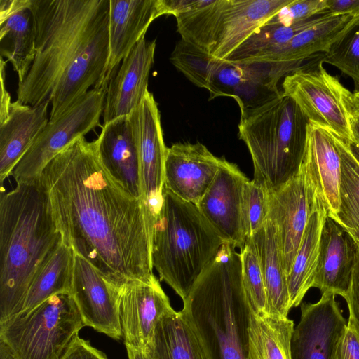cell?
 <instances>
[{"label": "cell", "instance_id": "42", "mask_svg": "<svg viewBox=\"0 0 359 359\" xmlns=\"http://www.w3.org/2000/svg\"><path fill=\"white\" fill-rule=\"evenodd\" d=\"M62 359H108L106 355L83 339L77 337Z\"/></svg>", "mask_w": 359, "mask_h": 359}, {"label": "cell", "instance_id": "9", "mask_svg": "<svg viewBox=\"0 0 359 359\" xmlns=\"http://www.w3.org/2000/svg\"><path fill=\"white\" fill-rule=\"evenodd\" d=\"M282 88V94L295 102L309 122L349 142L353 140L349 120L353 93L328 73L323 57L286 75Z\"/></svg>", "mask_w": 359, "mask_h": 359}, {"label": "cell", "instance_id": "18", "mask_svg": "<svg viewBox=\"0 0 359 359\" xmlns=\"http://www.w3.org/2000/svg\"><path fill=\"white\" fill-rule=\"evenodd\" d=\"M156 41H140L123 60L110 80L102 113L104 124L129 116L148 90L149 75L154 61Z\"/></svg>", "mask_w": 359, "mask_h": 359}, {"label": "cell", "instance_id": "23", "mask_svg": "<svg viewBox=\"0 0 359 359\" xmlns=\"http://www.w3.org/2000/svg\"><path fill=\"white\" fill-rule=\"evenodd\" d=\"M50 102L36 106L12 102L6 118L0 122V182L9 176L48 122Z\"/></svg>", "mask_w": 359, "mask_h": 359}, {"label": "cell", "instance_id": "11", "mask_svg": "<svg viewBox=\"0 0 359 359\" xmlns=\"http://www.w3.org/2000/svg\"><path fill=\"white\" fill-rule=\"evenodd\" d=\"M140 163L145 219L151 237L163 201L164 165L168 147L163 139L161 115L153 94L148 91L129 115Z\"/></svg>", "mask_w": 359, "mask_h": 359}, {"label": "cell", "instance_id": "4", "mask_svg": "<svg viewBox=\"0 0 359 359\" xmlns=\"http://www.w3.org/2000/svg\"><path fill=\"white\" fill-rule=\"evenodd\" d=\"M224 243L183 301L182 313L207 359H250L252 307L242 280L240 253Z\"/></svg>", "mask_w": 359, "mask_h": 359}, {"label": "cell", "instance_id": "35", "mask_svg": "<svg viewBox=\"0 0 359 359\" xmlns=\"http://www.w3.org/2000/svg\"><path fill=\"white\" fill-rule=\"evenodd\" d=\"M240 250L243 283L252 309L258 316L268 315L264 280L251 238H246Z\"/></svg>", "mask_w": 359, "mask_h": 359}, {"label": "cell", "instance_id": "3", "mask_svg": "<svg viewBox=\"0 0 359 359\" xmlns=\"http://www.w3.org/2000/svg\"><path fill=\"white\" fill-rule=\"evenodd\" d=\"M0 198V322L20 313L36 273L62 243L40 179Z\"/></svg>", "mask_w": 359, "mask_h": 359}, {"label": "cell", "instance_id": "24", "mask_svg": "<svg viewBox=\"0 0 359 359\" xmlns=\"http://www.w3.org/2000/svg\"><path fill=\"white\" fill-rule=\"evenodd\" d=\"M31 0H0V51L15 71L18 83L27 76L35 57Z\"/></svg>", "mask_w": 359, "mask_h": 359}, {"label": "cell", "instance_id": "48", "mask_svg": "<svg viewBox=\"0 0 359 359\" xmlns=\"http://www.w3.org/2000/svg\"><path fill=\"white\" fill-rule=\"evenodd\" d=\"M0 359H15L9 348L0 341Z\"/></svg>", "mask_w": 359, "mask_h": 359}, {"label": "cell", "instance_id": "19", "mask_svg": "<svg viewBox=\"0 0 359 359\" xmlns=\"http://www.w3.org/2000/svg\"><path fill=\"white\" fill-rule=\"evenodd\" d=\"M357 246L351 234L327 215L321 231L313 287L322 294L332 293L344 298L351 285Z\"/></svg>", "mask_w": 359, "mask_h": 359}, {"label": "cell", "instance_id": "25", "mask_svg": "<svg viewBox=\"0 0 359 359\" xmlns=\"http://www.w3.org/2000/svg\"><path fill=\"white\" fill-rule=\"evenodd\" d=\"M292 0H229L212 56L225 60L258 28Z\"/></svg>", "mask_w": 359, "mask_h": 359}, {"label": "cell", "instance_id": "31", "mask_svg": "<svg viewBox=\"0 0 359 359\" xmlns=\"http://www.w3.org/2000/svg\"><path fill=\"white\" fill-rule=\"evenodd\" d=\"M294 322L288 317L252 311L249 327L250 359H292L291 339Z\"/></svg>", "mask_w": 359, "mask_h": 359}, {"label": "cell", "instance_id": "45", "mask_svg": "<svg viewBox=\"0 0 359 359\" xmlns=\"http://www.w3.org/2000/svg\"><path fill=\"white\" fill-rule=\"evenodd\" d=\"M128 359H154L148 351L126 346Z\"/></svg>", "mask_w": 359, "mask_h": 359}, {"label": "cell", "instance_id": "41", "mask_svg": "<svg viewBox=\"0 0 359 359\" xmlns=\"http://www.w3.org/2000/svg\"><path fill=\"white\" fill-rule=\"evenodd\" d=\"M211 0H156L158 18L163 15L175 17L208 4Z\"/></svg>", "mask_w": 359, "mask_h": 359}, {"label": "cell", "instance_id": "47", "mask_svg": "<svg viewBox=\"0 0 359 359\" xmlns=\"http://www.w3.org/2000/svg\"><path fill=\"white\" fill-rule=\"evenodd\" d=\"M350 111L359 117V91L352 93L350 100Z\"/></svg>", "mask_w": 359, "mask_h": 359}, {"label": "cell", "instance_id": "50", "mask_svg": "<svg viewBox=\"0 0 359 359\" xmlns=\"http://www.w3.org/2000/svg\"><path fill=\"white\" fill-rule=\"evenodd\" d=\"M351 234V236L353 237V238L355 239V241L359 243V231H355V232H351L350 233Z\"/></svg>", "mask_w": 359, "mask_h": 359}, {"label": "cell", "instance_id": "34", "mask_svg": "<svg viewBox=\"0 0 359 359\" xmlns=\"http://www.w3.org/2000/svg\"><path fill=\"white\" fill-rule=\"evenodd\" d=\"M331 133L338 149L341 163L339 209L332 218L349 233L358 231L359 163L351 151L349 142L332 132Z\"/></svg>", "mask_w": 359, "mask_h": 359}, {"label": "cell", "instance_id": "40", "mask_svg": "<svg viewBox=\"0 0 359 359\" xmlns=\"http://www.w3.org/2000/svg\"><path fill=\"white\" fill-rule=\"evenodd\" d=\"M332 359H359V334L348 322Z\"/></svg>", "mask_w": 359, "mask_h": 359}, {"label": "cell", "instance_id": "5", "mask_svg": "<svg viewBox=\"0 0 359 359\" xmlns=\"http://www.w3.org/2000/svg\"><path fill=\"white\" fill-rule=\"evenodd\" d=\"M224 241L197 205L164 187L151 245L153 268L184 301Z\"/></svg>", "mask_w": 359, "mask_h": 359}, {"label": "cell", "instance_id": "13", "mask_svg": "<svg viewBox=\"0 0 359 359\" xmlns=\"http://www.w3.org/2000/svg\"><path fill=\"white\" fill-rule=\"evenodd\" d=\"M111 284L126 346L149 352L158 323L173 309L168 297L154 275L147 279Z\"/></svg>", "mask_w": 359, "mask_h": 359}, {"label": "cell", "instance_id": "16", "mask_svg": "<svg viewBox=\"0 0 359 359\" xmlns=\"http://www.w3.org/2000/svg\"><path fill=\"white\" fill-rule=\"evenodd\" d=\"M248 180L236 164L223 158L214 180L197 205L224 243L240 249L246 240L241 205Z\"/></svg>", "mask_w": 359, "mask_h": 359}, {"label": "cell", "instance_id": "44", "mask_svg": "<svg viewBox=\"0 0 359 359\" xmlns=\"http://www.w3.org/2000/svg\"><path fill=\"white\" fill-rule=\"evenodd\" d=\"M7 61L4 60L1 57V106H0V122L4 121L8 114L10 106L12 103L11 95L6 88V65Z\"/></svg>", "mask_w": 359, "mask_h": 359}, {"label": "cell", "instance_id": "33", "mask_svg": "<svg viewBox=\"0 0 359 359\" xmlns=\"http://www.w3.org/2000/svg\"><path fill=\"white\" fill-rule=\"evenodd\" d=\"M229 0H211L201 8L175 16L177 31L185 42L211 53Z\"/></svg>", "mask_w": 359, "mask_h": 359}, {"label": "cell", "instance_id": "29", "mask_svg": "<svg viewBox=\"0 0 359 359\" xmlns=\"http://www.w3.org/2000/svg\"><path fill=\"white\" fill-rule=\"evenodd\" d=\"M149 352L154 359H207L194 328L174 309L158 323Z\"/></svg>", "mask_w": 359, "mask_h": 359}, {"label": "cell", "instance_id": "8", "mask_svg": "<svg viewBox=\"0 0 359 359\" xmlns=\"http://www.w3.org/2000/svg\"><path fill=\"white\" fill-rule=\"evenodd\" d=\"M83 327L70 293H60L0 322V341L15 359H62Z\"/></svg>", "mask_w": 359, "mask_h": 359}, {"label": "cell", "instance_id": "1", "mask_svg": "<svg viewBox=\"0 0 359 359\" xmlns=\"http://www.w3.org/2000/svg\"><path fill=\"white\" fill-rule=\"evenodd\" d=\"M39 179L62 242L108 282L119 285L154 275L142 202L104 166L97 140L83 136L72 142Z\"/></svg>", "mask_w": 359, "mask_h": 359}, {"label": "cell", "instance_id": "49", "mask_svg": "<svg viewBox=\"0 0 359 359\" xmlns=\"http://www.w3.org/2000/svg\"><path fill=\"white\" fill-rule=\"evenodd\" d=\"M349 146L352 154H353L357 161L359 163V142H356L355 140H353L352 142H349Z\"/></svg>", "mask_w": 359, "mask_h": 359}, {"label": "cell", "instance_id": "10", "mask_svg": "<svg viewBox=\"0 0 359 359\" xmlns=\"http://www.w3.org/2000/svg\"><path fill=\"white\" fill-rule=\"evenodd\" d=\"M107 88H92L57 118L49 120L13 170L16 183L40 178L46 165L79 137L100 126Z\"/></svg>", "mask_w": 359, "mask_h": 359}, {"label": "cell", "instance_id": "39", "mask_svg": "<svg viewBox=\"0 0 359 359\" xmlns=\"http://www.w3.org/2000/svg\"><path fill=\"white\" fill-rule=\"evenodd\" d=\"M357 243V242H356ZM355 263L351 277V285L344 299L346 302L349 318L348 322L352 324L359 334V243H357Z\"/></svg>", "mask_w": 359, "mask_h": 359}, {"label": "cell", "instance_id": "21", "mask_svg": "<svg viewBox=\"0 0 359 359\" xmlns=\"http://www.w3.org/2000/svg\"><path fill=\"white\" fill-rule=\"evenodd\" d=\"M97 141L104 166L125 189L141 200L140 163L129 116L104 124Z\"/></svg>", "mask_w": 359, "mask_h": 359}, {"label": "cell", "instance_id": "30", "mask_svg": "<svg viewBox=\"0 0 359 359\" xmlns=\"http://www.w3.org/2000/svg\"><path fill=\"white\" fill-rule=\"evenodd\" d=\"M74 252L63 242L36 273L20 312L29 311L52 296L70 293Z\"/></svg>", "mask_w": 359, "mask_h": 359}, {"label": "cell", "instance_id": "2", "mask_svg": "<svg viewBox=\"0 0 359 359\" xmlns=\"http://www.w3.org/2000/svg\"><path fill=\"white\" fill-rule=\"evenodd\" d=\"M110 0H31L35 57L17 100L51 103L49 120L69 109L90 88L104 84L109 59Z\"/></svg>", "mask_w": 359, "mask_h": 359}, {"label": "cell", "instance_id": "43", "mask_svg": "<svg viewBox=\"0 0 359 359\" xmlns=\"http://www.w3.org/2000/svg\"><path fill=\"white\" fill-rule=\"evenodd\" d=\"M325 13L333 16L348 15L359 16V0H327Z\"/></svg>", "mask_w": 359, "mask_h": 359}, {"label": "cell", "instance_id": "17", "mask_svg": "<svg viewBox=\"0 0 359 359\" xmlns=\"http://www.w3.org/2000/svg\"><path fill=\"white\" fill-rule=\"evenodd\" d=\"M223 158L215 156L198 142L173 144L167 149L164 187L197 205L218 172Z\"/></svg>", "mask_w": 359, "mask_h": 359}, {"label": "cell", "instance_id": "46", "mask_svg": "<svg viewBox=\"0 0 359 359\" xmlns=\"http://www.w3.org/2000/svg\"><path fill=\"white\" fill-rule=\"evenodd\" d=\"M350 126L353 136V140L359 142V117L350 111Z\"/></svg>", "mask_w": 359, "mask_h": 359}, {"label": "cell", "instance_id": "26", "mask_svg": "<svg viewBox=\"0 0 359 359\" xmlns=\"http://www.w3.org/2000/svg\"><path fill=\"white\" fill-rule=\"evenodd\" d=\"M358 25L359 16H330L302 31L259 63L303 62L318 53H327L332 44Z\"/></svg>", "mask_w": 359, "mask_h": 359}, {"label": "cell", "instance_id": "15", "mask_svg": "<svg viewBox=\"0 0 359 359\" xmlns=\"http://www.w3.org/2000/svg\"><path fill=\"white\" fill-rule=\"evenodd\" d=\"M84 326L120 339L122 331L111 284L85 258L74 252L70 290Z\"/></svg>", "mask_w": 359, "mask_h": 359}, {"label": "cell", "instance_id": "37", "mask_svg": "<svg viewBox=\"0 0 359 359\" xmlns=\"http://www.w3.org/2000/svg\"><path fill=\"white\" fill-rule=\"evenodd\" d=\"M323 61L336 67L354 82L355 92L359 91V25L337 41Z\"/></svg>", "mask_w": 359, "mask_h": 359}, {"label": "cell", "instance_id": "28", "mask_svg": "<svg viewBox=\"0 0 359 359\" xmlns=\"http://www.w3.org/2000/svg\"><path fill=\"white\" fill-rule=\"evenodd\" d=\"M327 215V210L319 196L287 277L291 308L299 306L308 290L313 287L318 262L321 231Z\"/></svg>", "mask_w": 359, "mask_h": 359}, {"label": "cell", "instance_id": "27", "mask_svg": "<svg viewBox=\"0 0 359 359\" xmlns=\"http://www.w3.org/2000/svg\"><path fill=\"white\" fill-rule=\"evenodd\" d=\"M250 238L254 243L264 280L267 314L287 317L292 308L276 226L267 218L263 226Z\"/></svg>", "mask_w": 359, "mask_h": 359}, {"label": "cell", "instance_id": "20", "mask_svg": "<svg viewBox=\"0 0 359 359\" xmlns=\"http://www.w3.org/2000/svg\"><path fill=\"white\" fill-rule=\"evenodd\" d=\"M157 18L156 0H110L106 86L117 72V66L145 37L149 25Z\"/></svg>", "mask_w": 359, "mask_h": 359}, {"label": "cell", "instance_id": "22", "mask_svg": "<svg viewBox=\"0 0 359 359\" xmlns=\"http://www.w3.org/2000/svg\"><path fill=\"white\" fill-rule=\"evenodd\" d=\"M303 163L313 179L327 215L334 217L339 209L341 163L330 130L308 122Z\"/></svg>", "mask_w": 359, "mask_h": 359}, {"label": "cell", "instance_id": "32", "mask_svg": "<svg viewBox=\"0 0 359 359\" xmlns=\"http://www.w3.org/2000/svg\"><path fill=\"white\" fill-rule=\"evenodd\" d=\"M330 16L325 13L293 25H263L258 28L225 60L238 63H259L302 31Z\"/></svg>", "mask_w": 359, "mask_h": 359}, {"label": "cell", "instance_id": "14", "mask_svg": "<svg viewBox=\"0 0 359 359\" xmlns=\"http://www.w3.org/2000/svg\"><path fill=\"white\" fill-rule=\"evenodd\" d=\"M332 293L316 303H302L291 339L292 359H332L348 322Z\"/></svg>", "mask_w": 359, "mask_h": 359}, {"label": "cell", "instance_id": "6", "mask_svg": "<svg viewBox=\"0 0 359 359\" xmlns=\"http://www.w3.org/2000/svg\"><path fill=\"white\" fill-rule=\"evenodd\" d=\"M308 119L290 97L282 93L241 117L238 137L250 154L255 181L269 192L299 172L304 156Z\"/></svg>", "mask_w": 359, "mask_h": 359}, {"label": "cell", "instance_id": "7", "mask_svg": "<svg viewBox=\"0 0 359 359\" xmlns=\"http://www.w3.org/2000/svg\"><path fill=\"white\" fill-rule=\"evenodd\" d=\"M170 61L191 83L206 89L209 100L233 98L241 117L280 96V79L304 65L231 62L215 57L182 39L176 44Z\"/></svg>", "mask_w": 359, "mask_h": 359}, {"label": "cell", "instance_id": "38", "mask_svg": "<svg viewBox=\"0 0 359 359\" xmlns=\"http://www.w3.org/2000/svg\"><path fill=\"white\" fill-rule=\"evenodd\" d=\"M327 8V0H292L264 25H277L289 27L325 13Z\"/></svg>", "mask_w": 359, "mask_h": 359}, {"label": "cell", "instance_id": "12", "mask_svg": "<svg viewBox=\"0 0 359 359\" xmlns=\"http://www.w3.org/2000/svg\"><path fill=\"white\" fill-rule=\"evenodd\" d=\"M319 196L313 179L303 162L294 177L269 192L267 218L276 226L283 268L287 277Z\"/></svg>", "mask_w": 359, "mask_h": 359}, {"label": "cell", "instance_id": "36", "mask_svg": "<svg viewBox=\"0 0 359 359\" xmlns=\"http://www.w3.org/2000/svg\"><path fill=\"white\" fill-rule=\"evenodd\" d=\"M269 192L264 185L248 180L242 196V221L245 236L255 234L265 223L269 212Z\"/></svg>", "mask_w": 359, "mask_h": 359}]
</instances>
